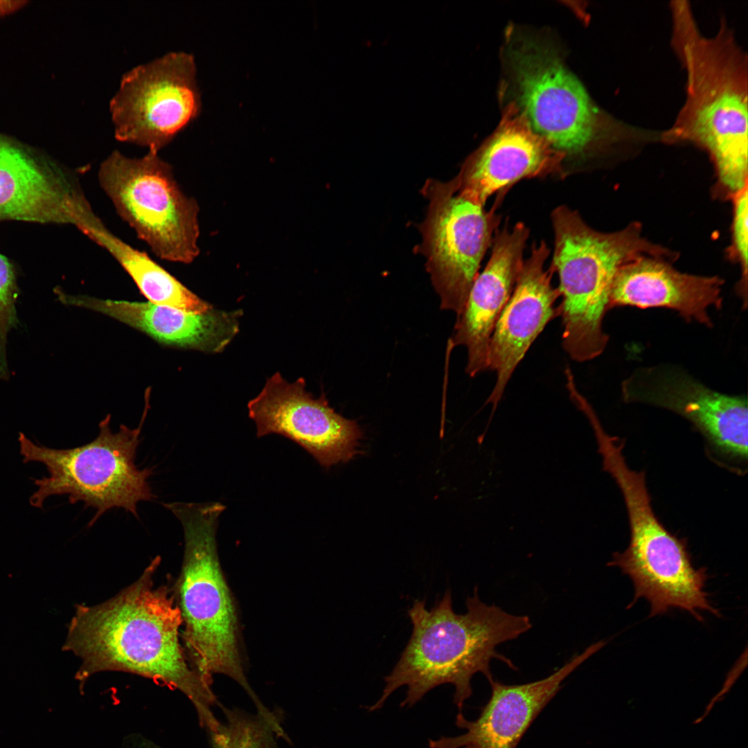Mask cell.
Wrapping results in <instances>:
<instances>
[{"instance_id": "cell-1", "label": "cell", "mask_w": 748, "mask_h": 748, "mask_svg": "<svg viewBox=\"0 0 748 748\" xmlns=\"http://www.w3.org/2000/svg\"><path fill=\"white\" fill-rule=\"evenodd\" d=\"M160 562L155 558L135 582L105 602L77 605L62 648L80 659L75 678L82 685L107 671L151 679L184 694L212 732L220 724L212 711L216 697L186 655L174 591L155 582Z\"/></svg>"}, {"instance_id": "cell-2", "label": "cell", "mask_w": 748, "mask_h": 748, "mask_svg": "<svg viewBox=\"0 0 748 748\" xmlns=\"http://www.w3.org/2000/svg\"><path fill=\"white\" fill-rule=\"evenodd\" d=\"M670 45L685 75V98L661 142L707 152L721 186L733 196L747 186L748 60L725 16L704 34L687 0L670 1Z\"/></svg>"}, {"instance_id": "cell-3", "label": "cell", "mask_w": 748, "mask_h": 748, "mask_svg": "<svg viewBox=\"0 0 748 748\" xmlns=\"http://www.w3.org/2000/svg\"><path fill=\"white\" fill-rule=\"evenodd\" d=\"M467 612L456 614L452 594L447 590L442 599L430 609L425 600H416L408 610L413 624L411 637L389 675L379 700L370 711L382 707L396 689L407 687L402 707H411L430 690L444 684L454 688V703L461 712L472 693L471 680L477 673L491 682L492 659L504 661L513 670L510 659L500 654L496 647L517 639L531 629L527 616L509 614L495 605L481 601L474 589L466 600Z\"/></svg>"}, {"instance_id": "cell-4", "label": "cell", "mask_w": 748, "mask_h": 748, "mask_svg": "<svg viewBox=\"0 0 748 748\" xmlns=\"http://www.w3.org/2000/svg\"><path fill=\"white\" fill-rule=\"evenodd\" d=\"M181 522L184 551L174 593L182 625L181 639L191 666L212 684L215 675L236 682L255 703L266 707L252 690L244 672L238 614L220 562L216 539L220 502L165 504Z\"/></svg>"}, {"instance_id": "cell-5", "label": "cell", "mask_w": 748, "mask_h": 748, "mask_svg": "<svg viewBox=\"0 0 748 748\" xmlns=\"http://www.w3.org/2000/svg\"><path fill=\"white\" fill-rule=\"evenodd\" d=\"M508 57L515 105L533 131L565 159L657 142L659 132L633 125L598 106L548 44L514 40Z\"/></svg>"}, {"instance_id": "cell-6", "label": "cell", "mask_w": 748, "mask_h": 748, "mask_svg": "<svg viewBox=\"0 0 748 748\" xmlns=\"http://www.w3.org/2000/svg\"><path fill=\"white\" fill-rule=\"evenodd\" d=\"M552 223L551 269L559 279L562 344L573 360L583 362L599 356L607 346L603 322L621 266L640 255L664 258L670 252L644 238L637 224L616 232H599L564 206L553 211Z\"/></svg>"}, {"instance_id": "cell-7", "label": "cell", "mask_w": 748, "mask_h": 748, "mask_svg": "<svg viewBox=\"0 0 748 748\" xmlns=\"http://www.w3.org/2000/svg\"><path fill=\"white\" fill-rule=\"evenodd\" d=\"M108 415L99 424V434L92 441L70 449H53L36 444L19 434L20 454L24 463L44 465L48 475L33 479L37 490L30 497L32 506L42 508L53 495H68L74 504L82 501L96 510L89 526L107 510L123 508L138 517L139 502L154 497L148 479L152 470L135 464L140 425L130 429L124 425L114 432Z\"/></svg>"}, {"instance_id": "cell-8", "label": "cell", "mask_w": 748, "mask_h": 748, "mask_svg": "<svg viewBox=\"0 0 748 748\" xmlns=\"http://www.w3.org/2000/svg\"><path fill=\"white\" fill-rule=\"evenodd\" d=\"M614 479L627 508L630 537L627 549L614 553L608 564L631 579L632 603L646 599L652 616L672 608L686 611L698 621L702 612L718 616L704 590L706 569L694 567L686 542L671 534L654 514L644 472L624 467Z\"/></svg>"}, {"instance_id": "cell-9", "label": "cell", "mask_w": 748, "mask_h": 748, "mask_svg": "<svg viewBox=\"0 0 748 748\" xmlns=\"http://www.w3.org/2000/svg\"><path fill=\"white\" fill-rule=\"evenodd\" d=\"M98 179L118 215L158 257L188 264L198 256V204L159 152L131 158L114 150L101 163Z\"/></svg>"}, {"instance_id": "cell-10", "label": "cell", "mask_w": 748, "mask_h": 748, "mask_svg": "<svg viewBox=\"0 0 748 748\" xmlns=\"http://www.w3.org/2000/svg\"><path fill=\"white\" fill-rule=\"evenodd\" d=\"M456 191L454 178L447 182L427 180L422 193L429 203L420 227L422 241L419 250L426 258L440 308L458 315L499 220L493 211H486Z\"/></svg>"}, {"instance_id": "cell-11", "label": "cell", "mask_w": 748, "mask_h": 748, "mask_svg": "<svg viewBox=\"0 0 748 748\" xmlns=\"http://www.w3.org/2000/svg\"><path fill=\"white\" fill-rule=\"evenodd\" d=\"M192 55L170 52L125 73L109 103L117 140L159 152L199 114Z\"/></svg>"}, {"instance_id": "cell-12", "label": "cell", "mask_w": 748, "mask_h": 748, "mask_svg": "<svg viewBox=\"0 0 748 748\" xmlns=\"http://www.w3.org/2000/svg\"><path fill=\"white\" fill-rule=\"evenodd\" d=\"M305 388L303 377L289 383L277 372L267 379L260 393L247 404L257 436H283L326 468L351 460L359 452V427L335 412L324 394L316 399Z\"/></svg>"}, {"instance_id": "cell-13", "label": "cell", "mask_w": 748, "mask_h": 748, "mask_svg": "<svg viewBox=\"0 0 748 748\" xmlns=\"http://www.w3.org/2000/svg\"><path fill=\"white\" fill-rule=\"evenodd\" d=\"M627 402H641L675 411L691 421L716 450L747 460L746 398L713 390L670 366L639 370L623 384Z\"/></svg>"}, {"instance_id": "cell-14", "label": "cell", "mask_w": 748, "mask_h": 748, "mask_svg": "<svg viewBox=\"0 0 748 748\" xmlns=\"http://www.w3.org/2000/svg\"><path fill=\"white\" fill-rule=\"evenodd\" d=\"M549 249L544 242L534 244L524 261L512 294L494 328L488 348V368L496 382L487 400L492 413L515 369L545 326L560 316V293L551 283L553 271L545 268Z\"/></svg>"}, {"instance_id": "cell-15", "label": "cell", "mask_w": 748, "mask_h": 748, "mask_svg": "<svg viewBox=\"0 0 748 748\" xmlns=\"http://www.w3.org/2000/svg\"><path fill=\"white\" fill-rule=\"evenodd\" d=\"M564 160L511 103L496 131L465 160L454 177L456 193L483 206L492 194L520 179L559 172Z\"/></svg>"}, {"instance_id": "cell-16", "label": "cell", "mask_w": 748, "mask_h": 748, "mask_svg": "<svg viewBox=\"0 0 748 748\" xmlns=\"http://www.w3.org/2000/svg\"><path fill=\"white\" fill-rule=\"evenodd\" d=\"M605 645L599 641L541 680L507 685L492 679L491 695L474 720L458 712L456 725L465 732L429 740L430 748H516L524 734L562 687V682Z\"/></svg>"}, {"instance_id": "cell-17", "label": "cell", "mask_w": 748, "mask_h": 748, "mask_svg": "<svg viewBox=\"0 0 748 748\" xmlns=\"http://www.w3.org/2000/svg\"><path fill=\"white\" fill-rule=\"evenodd\" d=\"M528 233L522 223L496 233L490 259L477 276L465 305L457 315L450 344L466 348L465 372L470 377L488 369L490 338L521 271Z\"/></svg>"}, {"instance_id": "cell-18", "label": "cell", "mask_w": 748, "mask_h": 748, "mask_svg": "<svg viewBox=\"0 0 748 748\" xmlns=\"http://www.w3.org/2000/svg\"><path fill=\"white\" fill-rule=\"evenodd\" d=\"M723 280L718 276L681 272L664 258L640 255L617 271L610 291L609 309L616 306L666 308L688 321L710 327L709 310L722 305Z\"/></svg>"}, {"instance_id": "cell-19", "label": "cell", "mask_w": 748, "mask_h": 748, "mask_svg": "<svg viewBox=\"0 0 748 748\" xmlns=\"http://www.w3.org/2000/svg\"><path fill=\"white\" fill-rule=\"evenodd\" d=\"M92 210L62 173L44 169L0 137V218L78 227Z\"/></svg>"}, {"instance_id": "cell-20", "label": "cell", "mask_w": 748, "mask_h": 748, "mask_svg": "<svg viewBox=\"0 0 748 748\" xmlns=\"http://www.w3.org/2000/svg\"><path fill=\"white\" fill-rule=\"evenodd\" d=\"M56 293L63 303L104 314L167 345L219 352L238 330L236 315L213 309L195 314L150 302L100 299L69 295L61 291Z\"/></svg>"}, {"instance_id": "cell-21", "label": "cell", "mask_w": 748, "mask_h": 748, "mask_svg": "<svg viewBox=\"0 0 748 748\" xmlns=\"http://www.w3.org/2000/svg\"><path fill=\"white\" fill-rule=\"evenodd\" d=\"M79 230L114 258L150 303L195 314L212 309L146 253L116 236L96 215Z\"/></svg>"}, {"instance_id": "cell-22", "label": "cell", "mask_w": 748, "mask_h": 748, "mask_svg": "<svg viewBox=\"0 0 748 748\" xmlns=\"http://www.w3.org/2000/svg\"><path fill=\"white\" fill-rule=\"evenodd\" d=\"M225 721L210 733L212 748H276L274 729L261 716L225 709Z\"/></svg>"}, {"instance_id": "cell-23", "label": "cell", "mask_w": 748, "mask_h": 748, "mask_svg": "<svg viewBox=\"0 0 748 748\" xmlns=\"http://www.w3.org/2000/svg\"><path fill=\"white\" fill-rule=\"evenodd\" d=\"M18 292L15 272L0 254V376L8 375L6 340L8 331L17 323L15 303Z\"/></svg>"}, {"instance_id": "cell-24", "label": "cell", "mask_w": 748, "mask_h": 748, "mask_svg": "<svg viewBox=\"0 0 748 748\" xmlns=\"http://www.w3.org/2000/svg\"><path fill=\"white\" fill-rule=\"evenodd\" d=\"M733 217L732 224L733 249L742 268V280L738 288L747 306V276L748 256V189L747 186L733 196Z\"/></svg>"}, {"instance_id": "cell-25", "label": "cell", "mask_w": 748, "mask_h": 748, "mask_svg": "<svg viewBox=\"0 0 748 748\" xmlns=\"http://www.w3.org/2000/svg\"><path fill=\"white\" fill-rule=\"evenodd\" d=\"M22 4L21 1H0V16L17 10Z\"/></svg>"}]
</instances>
